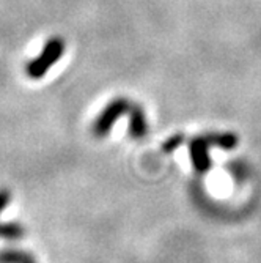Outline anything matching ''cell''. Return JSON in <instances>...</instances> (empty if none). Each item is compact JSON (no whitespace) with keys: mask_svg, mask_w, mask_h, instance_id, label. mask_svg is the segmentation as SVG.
<instances>
[{"mask_svg":"<svg viewBox=\"0 0 261 263\" xmlns=\"http://www.w3.org/2000/svg\"><path fill=\"white\" fill-rule=\"evenodd\" d=\"M125 110H126V101H115V103H112V104L103 112V115L98 118L96 125H94V128H93V133L96 134L98 137L106 136V134L110 131L113 122H115L116 118L120 117Z\"/></svg>","mask_w":261,"mask_h":263,"instance_id":"cell-1","label":"cell"},{"mask_svg":"<svg viewBox=\"0 0 261 263\" xmlns=\"http://www.w3.org/2000/svg\"><path fill=\"white\" fill-rule=\"evenodd\" d=\"M211 145L206 137H198L191 142V159L194 164V169L200 174L209 171L211 159L208 153V147Z\"/></svg>","mask_w":261,"mask_h":263,"instance_id":"cell-2","label":"cell"},{"mask_svg":"<svg viewBox=\"0 0 261 263\" xmlns=\"http://www.w3.org/2000/svg\"><path fill=\"white\" fill-rule=\"evenodd\" d=\"M0 263H36L33 255L24 251L7 249L0 251Z\"/></svg>","mask_w":261,"mask_h":263,"instance_id":"cell-3","label":"cell"},{"mask_svg":"<svg viewBox=\"0 0 261 263\" xmlns=\"http://www.w3.org/2000/svg\"><path fill=\"white\" fill-rule=\"evenodd\" d=\"M129 133L134 139H140L147 134V122H145V117L138 109L132 110V118H131V128Z\"/></svg>","mask_w":261,"mask_h":263,"instance_id":"cell-4","label":"cell"},{"mask_svg":"<svg viewBox=\"0 0 261 263\" xmlns=\"http://www.w3.org/2000/svg\"><path fill=\"white\" fill-rule=\"evenodd\" d=\"M0 236L8 238V240H17V238L24 236V227L16 222L0 224Z\"/></svg>","mask_w":261,"mask_h":263,"instance_id":"cell-5","label":"cell"},{"mask_svg":"<svg viewBox=\"0 0 261 263\" xmlns=\"http://www.w3.org/2000/svg\"><path fill=\"white\" fill-rule=\"evenodd\" d=\"M209 140V143H214V145H219L222 148H233L238 143V139L233 134H220V136H208L206 137Z\"/></svg>","mask_w":261,"mask_h":263,"instance_id":"cell-6","label":"cell"},{"mask_svg":"<svg viewBox=\"0 0 261 263\" xmlns=\"http://www.w3.org/2000/svg\"><path fill=\"white\" fill-rule=\"evenodd\" d=\"M183 142V136H175V137H172V139H169L167 142L164 143V147H162V150L165 152V153H170V152H173L179 143Z\"/></svg>","mask_w":261,"mask_h":263,"instance_id":"cell-7","label":"cell"},{"mask_svg":"<svg viewBox=\"0 0 261 263\" xmlns=\"http://www.w3.org/2000/svg\"><path fill=\"white\" fill-rule=\"evenodd\" d=\"M10 200H11V193L8 189L2 187V189H0V213H2L8 206Z\"/></svg>","mask_w":261,"mask_h":263,"instance_id":"cell-8","label":"cell"}]
</instances>
